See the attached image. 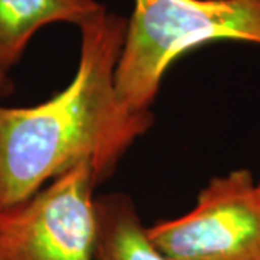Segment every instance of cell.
<instances>
[{
  "label": "cell",
  "mask_w": 260,
  "mask_h": 260,
  "mask_svg": "<svg viewBox=\"0 0 260 260\" xmlns=\"http://www.w3.org/2000/svg\"><path fill=\"white\" fill-rule=\"evenodd\" d=\"M78 28L80 62L65 90L32 107L0 104V208L80 164L102 184L155 121L150 110H132L116 91L127 19L103 8Z\"/></svg>",
  "instance_id": "obj_1"
},
{
  "label": "cell",
  "mask_w": 260,
  "mask_h": 260,
  "mask_svg": "<svg viewBox=\"0 0 260 260\" xmlns=\"http://www.w3.org/2000/svg\"><path fill=\"white\" fill-rule=\"evenodd\" d=\"M223 41L260 47V0H133L116 68L119 99L149 112L178 58Z\"/></svg>",
  "instance_id": "obj_2"
},
{
  "label": "cell",
  "mask_w": 260,
  "mask_h": 260,
  "mask_svg": "<svg viewBox=\"0 0 260 260\" xmlns=\"http://www.w3.org/2000/svg\"><path fill=\"white\" fill-rule=\"evenodd\" d=\"M93 168L80 164L0 208V260H95Z\"/></svg>",
  "instance_id": "obj_3"
},
{
  "label": "cell",
  "mask_w": 260,
  "mask_h": 260,
  "mask_svg": "<svg viewBox=\"0 0 260 260\" xmlns=\"http://www.w3.org/2000/svg\"><path fill=\"white\" fill-rule=\"evenodd\" d=\"M167 260H260V189L249 169L213 178L195 207L145 229Z\"/></svg>",
  "instance_id": "obj_4"
},
{
  "label": "cell",
  "mask_w": 260,
  "mask_h": 260,
  "mask_svg": "<svg viewBox=\"0 0 260 260\" xmlns=\"http://www.w3.org/2000/svg\"><path fill=\"white\" fill-rule=\"evenodd\" d=\"M103 8L95 0H0V71L9 74L38 29L56 22L80 26Z\"/></svg>",
  "instance_id": "obj_5"
},
{
  "label": "cell",
  "mask_w": 260,
  "mask_h": 260,
  "mask_svg": "<svg viewBox=\"0 0 260 260\" xmlns=\"http://www.w3.org/2000/svg\"><path fill=\"white\" fill-rule=\"evenodd\" d=\"M95 260H167L148 240L133 200L124 194L95 198Z\"/></svg>",
  "instance_id": "obj_6"
},
{
  "label": "cell",
  "mask_w": 260,
  "mask_h": 260,
  "mask_svg": "<svg viewBox=\"0 0 260 260\" xmlns=\"http://www.w3.org/2000/svg\"><path fill=\"white\" fill-rule=\"evenodd\" d=\"M15 90V84L12 81L9 74H5L0 71V99H5Z\"/></svg>",
  "instance_id": "obj_7"
},
{
  "label": "cell",
  "mask_w": 260,
  "mask_h": 260,
  "mask_svg": "<svg viewBox=\"0 0 260 260\" xmlns=\"http://www.w3.org/2000/svg\"><path fill=\"white\" fill-rule=\"evenodd\" d=\"M257 186H259V189H260V181H257Z\"/></svg>",
  "instance_id": "obj_8"
}]
</instances>
